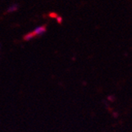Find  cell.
<instances>
[{
	"label": "cell",
	"instance_id": "6da1fadb",
	"mask_svg": "<svg viewBox=\"0 0 132 132\" xmlns=\"http://www.w3.org/2000/svg\"><path fill=\"white\" fill-rule=\"evenodd\" d=\"M46 32V27L44 26H40L38 28L36 29L33 32L36 36H39V35H41L43 33H44Z\"/></svg>",
	"mask_w": 132,
	"mask_h": 132
},
{
	"label": "cell",
	"instance_id": "7a4b0ae2",
	"mask_svg": "<svg viewBox=\"0 0 132 132\" xmlns=\"http://www.w3.org/2000/svg\"><path fill=\"white\" fill-rule=\"evenodd\" d=\"M35 37H36V35L34 34V32H29L28 34H26L25 37H24V40H29L32 39Z\"/></svg>",
	"mask_w": 132,
	"mask_h": 132
},
{
	"label": "cell",
	"instance_id": "3957f363",
	"mask_svg": "<svg viewBox=\"0 0 132 132\" xmlns=\"http://www.w3.org/2000/svg\"><path fill=\"white\" fill-rule=\"evenodd\" d=\"M17 10V6H13L12 7H10L9 10H8V11L9 12H12V11H14V10Z\"/></svg>",
	"mask_w": 132,
	"mask_h": 132
},
{
	"label": "cell",
	"instance_id": "277c9868",
	"mask_svg": "<svg viewBox=\"0 0 132 132\" xmlns=\"http://www.w3.org/2000/svg\"><path fill=\"white\" fill-rule=\"evenodd\" d=\"M49 16H50L51 18H56L58 17V15H57L56 14H55V13H52V14H50V15H49Z\"/></svg>",
	"mask_w": 132,
	"mask_h": 132
},
{
	"label": "cell",
	"instance_id": "5b68a950",
	"mask_svg": "<svg viewBox=\"0 0 132 132\" xmlns=\"http://www.w3.org/2000/svg\"><path fill=\"white\" fill-rule=\"evenodd\" d=\"M56 19H57V21H58L59 23H62V18H61V17H59V16H58V17L56 18Z\"/></svg>",
	"mask_w": 132,
	"mask_h": 132
}]
</instances>
